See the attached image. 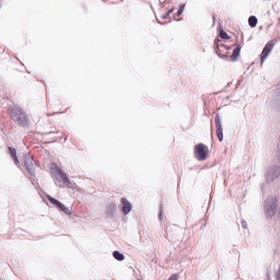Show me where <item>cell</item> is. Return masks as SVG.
Instances as JSON below:
<instances>
[{
  "mask_svg": "<svg viewBox=\"0 0 280 280\" xmlns=\"http://www.w3.org/2000/svg\"><path fill=\"white\" fill-rule=\"evenodd\" d=\"M277 275H278V280H280V268H279V270L278 271V274H277Z\"/></svg>",
  "mask_w": 280,
  "mask_h": 280,
  "instance_id": "ac0fdd59",
  "label": "cell"
},
{
  "mask_svg": "<svg viewBox=\"0 0 280 280\" xmlns=\"http://www.w3.org/2000/svg\"><path fill=\"white\" fill-rule=\"evenodd\" d=\"M240 48H236L233 54L231 56V58L233 59H236L238 57V54H239V52H240Z\"/></svg>",
  "mask_w": 280,
  "mask_h": 280,
  "instance_id": "5bb4252c",
  "label": "cell"
},
{
  "mask_svg": "<svg viewBox=\"0 0 280 280\" xmlns=\"http://www.w3.org/2000/svg\"><path fill=\"white\" fill-rule=\"evenodd\" d=\"M50 170L53 176L58 182L62 184H70V181L66 174L56 165L52 164L50 167Z\"/></svg>",
  "mask_w": 280,
  "mask_h": 280,
  "instance_id": "3957f363",
  "label": "cell"
},
{
  "mask_svg": "<svg viewBox=\"0 0 280 280\" xmlns=\"http://www.w3.org/2000/svg\"><path fill=\"white\" fill-rule=\"evenodd\" d=\"M177 278H178V276L176 274H174L170 278L169 280H177Z\"/></svg>",
  "mask_w": 280,
  "mask_h": 280,
  "instance_id": "e0dca14e",
  "label": "cell"
},
{
  "mask_svg": "<svg viewBox=\"0 0 280 280\" xmlns=\"http://www.w3.org/2000/svg\"><path fill=\"white\" fill-rule=\"evenodd\" d=\"M219 36H220V37L222 38H223V39H228V38H229L228 36V34H226V33L224 32V31H223V30H221V31H220V34H219Z\"/></svg>",
  "mask_w": 280,
  "mask_h": 280,
  "instance_id": "9a60e30c",
  "label": "cell"
},
{
  "mask_svg": "<svg viewBox=\"0 0 280 280\" xmlns=\"http://www.w3.org/2000/svg\"><path fill=\"white\" fill-rule=\"evenodd\" d=\"M122 210H123V212L125 214H129V212L130 211L131 208H132V205L126 198L122 199Z\"/></svg>",
  "mask_w": 280,
  "mask_h": 280,
  "instance_id": "30bf717a",
  "label": "cell"
},
{
  "mask_svg": "<svg viewBox=\"0 0 280 280\" xmlns=\"http://www.w3.org/2000/svg\"><path fill=\"white\" fill-rule=\"evenodd\" d=\"M23 158H24V162L25 167L26 168L28 172H29L30 174H31V176H34L35 174H34V166H33V164H32L31 160L30 159V158L27 154H25Z\"/></svg>",
  "mask_w": 280,
  "mask_h": 280,
  "instance_id": "52a82bcc",
  "label": "cell"
},
{
  "mask_svg": "<svg viewBox=\"0 0 280 280\" xmlns=\"http://www.w3.org/2000/svg\"><path fill=\"white\" fill-rule=\"evenodd\" d=\"M216 131L217 136H218L219 140L220 141H222L223 140V131H222V128L221 124L220 122V119H219L218 115L216 116Z\"/></svg>",
  "mask_w": 280,
  "mask_h": 280,
  "instance_id": "9c48e42d",
  "label": "cell"
},
{
  "mask_svg": "<svg viewBox=\"0 0 280 280\" xmlns=\"http://www.w3.org/2000/svg\"><path fill=\"white\" fill-rule=\"evenodd\" d=\"M274 41H271L266 44V46L264 48L262 54H261V59L262 63H263L264 61L266 60V57H268V55L269 54L271 49L274 47Z\"/></svg>",
  "mask_w": 280,
  "mask_h": 280,
  "instance_id": "8992f818",
  "label": "cell"
},
{
  "mask_svg": "<svg viewBox=\"0 0 280 280\" xmlns=\"http://www.w3.org/2000/svg\"><path fill=\"white\" fill-rule=\"evenodd\" d=\"M257 22H258V20L257 19V18L254 16H251L248 19L249 25L251 26V27L256 26Z\"/></svg>",
  "mask_w": 280,
  "mask_h": 280,
  "instance_id": "7c38bea8",
  "label": "cell"
},
{
  "mask_svg": "<svg viewBox=\"0 0 280 280\" xmlns=\"http://www.w3.org/2000/svg\"><path fill=\"white\" fill-rule=\"evenodd\" d=\"M9 151H10V154L11 155V157L13 158V160L14 161L15 163L16 164H19V160L17 156V152L16 150H15L14 148L10 147H9Z\"/></svg>",
  "mask_w": 280,
  "mask_h": 280,
  "instance_id": "8fae6325",
  "label": "cell"
},
{
  "mask_svg": "<svg viewBox=\"0 0 280 280\" xmlns=\"http://www.w3.org/2000/svg\"><path fill=\"white\" fill-rule=\"evenodd\" d=\"M48 199L50 202H52L53 204L59 207V209H61L62 211H63L65 213H66L67 214H71L70 211L69 210V209H67L66 207L64 205L62 204L60 202H59V201L57 200L56 199H54V198H53L52 197H50V196H48Z\"/></svg>",
  "mask_w": 280,
  "mask_h": 280,
  "instance_id": "ba28073f",
  "label": "cell"
},
{
  "mask_svg": "<svg viewBox=\"0 0 280 280\" xmlns=\"http://www.w3.org/2000/svg\"><path fill=\"white\" fill-rule=\"evenodd\" d=\"M113 256L114 257V258L117 259V261H123L124 259V256H123V254L118 251L114 252L113 253Z\"/></svg>",
  "mask_w": 280,
  "mask_h": 280,
  "instance_id": "4fadbf2b",
  "label": "cell"
},
{
  "mask_svg": "<svg viewBox=\"0 0 280 280\" xmlns=\"http://www.w3.org/2000/svg\"><path fill=\"white\" fill-rule=\"evenodd\" d=\"M10 116L19 126H27L29 125V119L27 115L18 106L13 107L10 111Z\"/></svg>",
  "mask_w": 280,
  "mask_h": 280,
  "instance_id": "6da1fadb",
  "label": "cell"
},
{
  "mask_svg": "<svg viewBox=\"0 0 280 280\" xmlns=\"http://www.w3.org/2000/svg\"><path fill=\"white\" fill-rule=\"evenodd\" d=\"M280 176V166L273 165L268 168L266 174V183H270Z\"/></svg>",
  "mask_w": 280,
  "mask_h": 280,
  "instance_id": "277c9868",
  "label": "cell"
},
{
  "mask_svg": "<svg viewBox=\"0 0 280 280\" xmlns=\"http://www.w3.org/2000/svg\"><path fill=\"white\" fill-rule=\"evenodd\" d=\"M278 206L276 198L274 196H270L266 199L264 203V211L267 217L271 218L275 214Z\"/></svg>",
  "mask_w": 280,
  "mask_h": 280,
  "instance_id": "7a4b0ae2",
  "label": "cell"
},
{
  "mask_svg": "<svg viewBox=\"0 0 280 280\" xmlns=\"http://www.w3.org/2000/svg\"><path fill=\"white\" fill-rule=\"evenodd\" d=\"M266 280H270V278L269 275L268 273H266Z\"/></svg>",
  "mask_w": 280,
  "mask_h": 280,
  "instance_id": "d6986e66",
  "label": "cell"
},
{
  "mask_svg": "<svg viewBox=\"0 0 280 280\" xmlns=\"http://www.w3.org/2000/svg\"><path fill=\"white\" fill-rule=\"evenodd\" d=\"M208 148L202 143L198 144L194 147L195 156L199 160L206 159L208 155Z\"/></svg>",
  "mask_w": 280,
  "mask_h": 280,
  "instance_id": "5b68a950",
  "label": "cell"
},
{
  "mask_svg": "<svg viewBox=\"0 0 280 280\" xmlns=\"http://www.w3.org/2000/svg\"><path fill=\"white\" fill-rule=\"evenodd\" d=\"M241 224H242V226H243V228L247 229V224L246 223L245 220L242 219L241 220Z\"/></svg>",
  "mask_w": 280,
  "mask_h": 280,
  "instance_id": "2e32d148",
  "label": "cell"
}]
</instances>
